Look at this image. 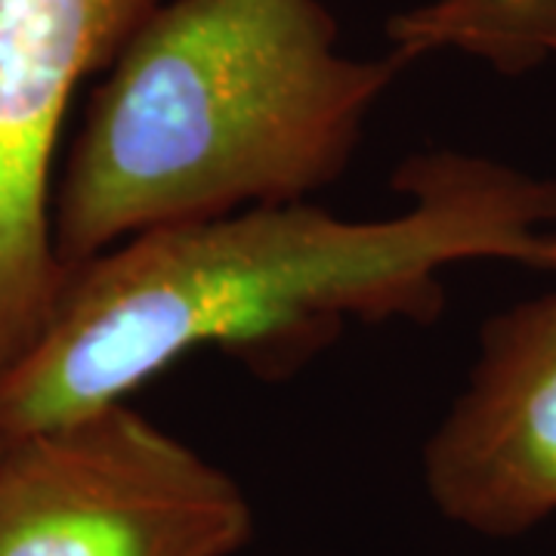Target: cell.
I'll return each instance as SVG.
<instances>
[{
    "mask_svg": "<svg viewBox=\"0 0 556 556\" xmlns=\"http://www.w3.org/2000/svg\"><path fill=\"white\" fill-rule=\"evenodd\" d=\"M396 186L408 204L393 217L263 204L142 232L68 269L38 338L0 371V439L124 402L195 350L281 353L350 318L430 321L457 263L556 273V179L430 152Z\"/></svg>",
    "mask_w": 556,
    "mask_h": 556,
    "instance_id": "6da1fadb",
    "label": "cell"
},
{
    "mask_svg": "<svg viewBox=\"0 0 556 556\" xmlns=\"http://www.w3.org/2000/svg\"><path fill=\"white\" fill-rule=\"evenodd\" d=\"M412 62L353 60L318 0L159 3L109 65L53 195L65 269L121 241L346 174L368 112Z\"/></svg>",
    "mask_w": 556,
    "mask_h": 556,
    "instance_id": "7a4b0ae2",
    "label": "cell"
},
{
    "mask_svg": "<svg viewBox=\"0 0 556 556\" xmlns=\"http://www.w3.org/2000/svg\"><path fill=\"white\" fill-rule=\"evenodd\" d=\"M241 485L127 402L0 439V556H236Z\"/></svg>",
    "mask_w": 556,
    "mask_h": 556,
    "instance_id": "3957f363",
    "label": "cell"
},
{
    "mask_svg": "<svg viewBox=\"0 0 556 556\" xmlns=\"http://www.w3.org/2000/svg\"><path fill=\"white\" fill-rule=\"evenodd\" d=\"M159 3L0 0V371L38 338L68 273L53 248V161L72 97Z\"/></svg>",
    "mask_w": 556,
    "mask_h": 556,
    "instance_id": "277c9868",
    "label": "cell"
},
{
    "mask_svg": "<svg viewBox=\"0 0 556 556\" xmlns=\"http://www.w3.org/2000/svg\"><path fill=\"white\" fill-rule=\"evenodd\" d=\"M445 519L514 538L556 514V294L485 321L467 390L424 448Z\"/></svg>",
    "mask_w": 556,
    "mask_h": 556,
    "instance_id": "5b68a950",
    "label": "cell"
},
{
    "mask_svg": "<svg viewBox=\"0 0 556 556\" xmlns=\"http://www.w3.org/2000/svg\"><path fill=\"white\" fill-rule=\"evenodd\" d=\"M412 60L455 47L501 72H526L556 53V0H433L390 22Z\"/></svg>",
    "mask_w": 556,
    "mask_h": 556,
    "instance_id": "8992f818",
    "label": "cell"
}]
</instances>
